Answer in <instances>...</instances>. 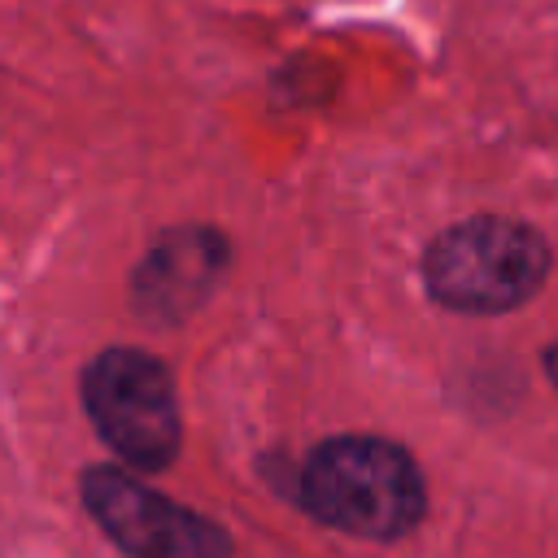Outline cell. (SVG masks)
Wrapping results in <instances>:
<instances>
[{
  "label": "cell",
  "instance_id": "1",
  "mask_svg": "<svg viewBox=\"0 0 558 558\" xmlns=\"http://www.w3.org/2000/svg\"><path fill=\"white\" fill-rule=\"evenodd\" d=\"M301 497L323 523L392 541L423 514V475L410 453L379 436H336L318 445L301 471Z\"/></svg>",
  "mask_w": 558,
  "mask_h": 558
},
{
  "label": "cell",
  "instance_id": "2",
  "mask_svg": "<svg viewBox=\"0 0 558 558\" xmlns=\"http://www.w3.org/2000/svg\"><path fill=\"white\" fill-rule=\"evenodd\" d=\"M549 275L545 240L497 214H480L440 231L423 253L427 292L458 314H501L523 305Z\"/></svg>",
  "mask_w": 558,
  "mask_h": 558
},
{
  "label": "cell",
  "instance_id": "3",
  "mask_svg": "<svg viewBox=\"0 0 558 558\" xmlns=\"http://www.w3.org/2000/svg\"><path fill=\"white\" fill-rule=\"evenodd\" d=\"M83 405L105 445L140 471H161L179 453L174 379L153 353L105 349L83 375Z\"/></svg>",
  "mask_w": 558,
  "mask_h": 558
},
{
  "label": "cell",
  "instance_id": "4",
  "mask_svg": "<svg viewBox=\"0 0 558 558\" xmlns=\"http://www.w3.org/2000/svg\"><path fill=\"white\" fill-rule=\"evenodd\" d=\"M83 501L92 519L131 558H227V532L170 497L153 493L118 466H92L83 475Z\"/></svg>",
  "mask_w": 558,
  "mask_h": 558
},
{
  "label": "cell",
  "instance_id": "5",
  "mask_svg": "<svg viewBox=\"0 0 558 558\" xmlns=\"http://www.w3.org/2000/svg\"><path fill=\"white\" fill-rule=\"evenodd\" d=\"M227 262V244L222 235L205 231V227H183L170 231L153 244L148 262L135 275V301L157 318H179L192 305L205 301V292L214 288L218 270Z\"/></svg>",
  "mask_w": 558,
  "mask_h": 558
},
{
  "label": "cell",
  "instance_id": "6",
  "mask_svg": "<svg viewBox=\"0 0 558 558\" xmlns=\"http://www.w3.org/2000/svg\"><path fill=\"white\" fill-rule=\"evenodd\" d=\"M545 371H549V379L558 384V344H554V349L545 353Z\"/></svg>",
  "mask_w": 558,
  "mask_h": 558
}]
</instances>
